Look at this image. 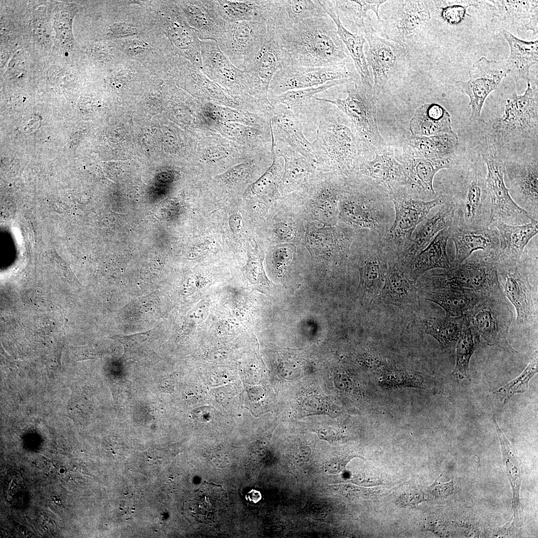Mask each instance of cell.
Wrapping results in <instances>:
<instances>
[{
	"label": "cell",
	"instance_id": "7c38bea8",
	"mask_svg": "<svg viewBox=\"0 0 538 538\" xmlns=\"http://www.w3.org/2000/svg\"><path fill=\"white\" fill-rule=\"evenodd\" d=\"M368 231L357 265L360 281L357 294L362 305L367 308L371 306L383 288L388 264V253L382 237Z\"/></svg>",
	"mask_w": 538,
	"mask_h": 538
},
{
	"label": "cell",
	"instance_id": "7402d4cb",
	"mask_svg": "<svg viewBox=\"0 0 538 538\" xmlns=\"http://www.w3.org/2000/svg\"><path fill=\"white\" fill-rule=\"evenodd\" d=\"M498 232L499 246L493 255L497 271L513 269L523 255L526 247L538 232V220L522 225L501 222L491 224Z\"/></svg>",
	"mask_w": 538,
	"mask_h": 538
},
{
	"label": "cell",
	"instance_id": "5bb4252c",
	"mask_svg": "<svg viewBox=\"0 0 538 538\" xmlns=\"http://www.w3.org/2000/svg\"><path fill=\"white\" fill-rule=\"evenodd\" d=\"M267 35L265 22L234 21L226 23L223 34L216 41L231 62L244 70L262 47Z\"/></svg>",
	"mask_w": 538,
	"mask_h": 538
},
{
	"label": "cell",
	"instance_id": "484cf974",
	"mask_svg": "<svg viewBox=\"0 0 538 538\" xmlns=\"http://www.w3.org/2000/svg\"><path fill=\"white\" fill-rule=\"evenodd\" d=\"M449 230V238L455 248L452 267L462 264L474 252L481 250L494 255L499 248L498 232L494 227L473 229L451 224Z\"/></svg>",
	"mask_w": 538,
	"mask_h": 538
},
{
	"label": "cell",
	"instance_id": "9c48e42d",
	"mask_svg": "<svg viewBox=\"0 0 538 538\" xmlns=\"http://www.w3.org/2000/svg\"><path fill=\"white\" fill-rule=\"evenodd\" d=\"M485 177L477 170H473L455 191L441 192L449 196L455 205L452 224L473 229L490 226L491 206Z\"/></svg>",
	"mask_w": 538,
	"mask_h": 538
},
{
	"label": "cell",
	"instance_id": "d590c367",
	"mask_svg": "<svg viewBox=\"0 0 538 538\" xmlns=\"http://www.w3.org/2000/svg\"><path fill=\"white\" fill-rule=\"evenodd\" d=\"M502 34L510 47V55L505 61L510 74L516 80L528 81L530 68L538 62V40L526 41L506 30Z\"/></svg>",
	"mask_w": 538,
	"mask_h": 538
},
{
	"label": "cell",
	"instance_id": "30bf717a",
	"mask_svg": "<svg viewBox=\"0 0 538 538\" xmlns=\"http://www.w3.org/2000/svg\"><path fill=\"white\" fill-rule=\"evenodd\" d=\"M505 296H486L464 314L475 334L488 345L518 353L507 341L513 313Z\"/></svg>",
	"mask_w": 538,
	"mask_h": 538
},
{
	"label": "cell",
	"instance_id": "52a82bcc",
	"mask_svg": "<svg viewBox=\"0 0 538 538\" xmlns=\"http://www.w3.org/2000/svg\"><path fill=\"white\" fill-rule=\"evenodd\" d=\"M429 1H387L383 19L374 31L383 38L396 42L406 50L416 44L431 18ZM373 28V27H372Z\"/></svg>",
	"mask_w": 538,
	"mask_h": 538
},
{
	"label": "cell",
	"instance_id": "7bdbcfd3",
	"mask_svg": "<svg viewBox=\"0 0 538 538\" xmlns=\"http://www.w3.org/2000/svg\"><path fill=\"white\" fill-rule=\"evenodd\" d=\"M465 322L456 345V365L452 373L455 378L459 380L469 377L470 360L479 341V337L469 325L465 315Z\"/></svg>",
	"mask_w": 538,
	"mask_h": 538
},
{
	"label": "cell",
	"instance_id": "74e56055",
	"mask_svg": "<svg viewBox=\"0 0 538 538\" xmlns=\"http://www.w3.org/2000/svg\"><path fill=\"white\" fill-rule=\"evenodd\" d=\"M465 320L459 317H429L415 319L413 326L435 339L445 349L453 351L459 337Z\"/></svg>",
	"mask_w": 538,
	"mask_h": 538
},
{
	"label": "cell",
	"instance_id": "681fc988",
	"mask_svg": "<svg viewBox=\"0 0 538 538\" xmlns=\"http://www.w3.org/2000/svg\"><path fill=\"white\" fill-rule=\"evenodd\" d=\"M210 309V302L207 300H202L191 310L188 319L194 324H199L207 318Z\"/></svg>",
	"mask_w": 538,
	"mask_h": 538
},
{
	"label": "cell",
	"instance_id": "f35d334b",
	"mask_svg": "<svg viewBox=\"0 0 538 538\" xmlns=\"http://www.w3.org/2000/svg\"><path fill=\"white\" fill-rule=\"evenodd\" d=\"M327 16L319 0H283L271 21L274 27L287 28L306 19Z\"/></svg>",
	"mask_w": 538,
	"mask_h": 538
},
{
	"label": "cell",
	"instance_id": "277c9868",
	"mask_svg": "<svg viewBox=\"0 0 538 538\" xmlns=\"http://www.w3.org/2000/svg\"><path fill=\"white\" fill-rule=\"evenodd\" d=\"M416 281L420 290L457 287L470 289L485 296H505L493 255L483 251L473 253L460 265L443 272L424 273Z\"/></svg>",
	"mask_w": 538,
	"mask_h": 538
},
{
	"label": "cell",
	"instance_id": "9a60e30c",
	"mask_svg": "<svg viewBox=\"0 0 538 538\" xmlns=\"http://www.w3.org/2000/svg\"><path fill=\"white\" fill-rule=\"evenodd\" d=\"M360 77L352 63L338 67H306L290 65L279 70L269 87V96L318 86L333 80L356 82Z\"/></svg>",
	"mask_w": 538,
	"mask_h": 538
},
{
	"label": "cell",
	"instance_id": "4dcf8cb0",
	"mask_svg": "<svg viewBox=\"0 0 538 538\" xmlns=\"http://www.w3.org/2000/svg\"><path fill=\"white\" fill-rule=\"evenodd\" d=\"M444 194L445 201L438 212L432 217L425 218L416 227L412 235L410 245L404 257L399 260L400 261H405L415 256L426 247L440 231L451 226L455 205L450 197Z\"/></svg>",
	"mask_w": 538,
	"mask_h": 538
},
{
	"label": "cell",
	"instance_id": "7a4b0ae2",
	"mask_svg": "<svg viewBox=\"0 0 538 538\" xmlns=\"http://www.w3.org/2000/svg\"><path fill=\"white\" fill-rule=\"evenodd\" d=\"M272 26L290 65L338 67L352 63L336 25L328 15L306 19L287 28Z\"/></svg>",
	"mask_w": 538,
	"mask_h": 538
},
{
	"label": "cell",
	"instance_id": "603a6c76",
	"mask_svg": "<svg viewBox=\"0 0 538 538\" xmlns=\"http://www.w3.org/2000/svg\"><path fill=\"white\" fill-rule=\"evenodd\" d=\"M374 157L364 159L357 174L364 176L392 195L405 188L406 178L403 165L396 159L391 146L374 151Z\"/></svg>",
	"mask_w": 538,
	"mask_h": 538
},
{
	"label": "cell",
	"instance_id": "e0dca14e",
	"mask_svg": "<svg viewBox=\"0 0 538 538\" xmlns=\"http://www.w3.org/2000/svg\"><path fill=\"white\" fill-rule=\"evenodd\" d=\"M364 35L369 45L365 56L373 71V95L378 99L404 62L407 51L399 44L380 36L372 26H367Z\"/></svg>",
	"mask_w": 538,
	"mask_h": 538
},
{
	"label": "cell",
	"instance_id": "836d02e7",
	"mask_svg": "<svg viewBox=\"0 0 538 538\" xmlns=\"http://www.w3.org/2000/svg\"><path fill=\"white\" fill-rule=\"evenodd\" d=\"M412 135L432 136L454 133L451 127V116L442 106L436 103H427L415 111L409 124Z\"/></svg>",
	"mask_w": 538,
	"mask_h": 538
},
{
	"label": "cell",
	"instance_id": "8992f818",
	"mask_svg": "<svg viewBox=\"0 0 538 538\" xmlns=\"http://www.w3.org/2000/svg\"><path fill=\"white\" fill-rule=\"evenodd\" d=\"M390 200L395 208V217L382 239L386 250L401 260L410 245L416 227L432 209L444 203L445 195L440 192L435 199L423 201L413 198L403 188L390 195Z\"/></svg>",
	"mask_w": 538,
	"mask_h": 538
},
{
	"label": "cell",
	"instance_id": "4fadbf2b",
	"mask_svg": "<svg viewBox=\"0 0 538 538\" xmlns=\"http://www.w3.org/2000/svg\"><path fill=\"white\" fill-rule=\"evenodd\" d=\"M267 26L268 35L264 45L244 70L251 97L265 105L270 103L269 89L273 76L279 70L290 65L287 55L275 38L273 26Z\"/></svg>",
	"mask_w": 538,
	"mask_h": 538
},
{
	"label": "cell",
	"instance_id": "d6986e66",
	"mask_svg": "<svg viewBox=\"0 0 538 538\" xmlns=\"http://www.w3.org/2000/svg\"><path fill=\"white\" fill-rule=\"evenodd\" d=\"M202 69L206 75L223 88L243 100L251 97L246 73L236 67L215 40L200 41Z\"/></svg>",
	"mask_w": 538,
	"mask_h": 538
},
{
	"label": "cell",
	"instance_id": "7dc6e473",
	"mask_svg": "<svg viewBox=\"0 0 538 538\" xmlns=\"http://www.w3.org/2000/svg\"><path fill=\"white\" fill-rule=\"evenodd\" d=\"M473 4H454L439 7L440 17L442 20L450 25H456L464 20L469 6Z\"/></svg>",
	"mask_w": 538,
	"mask_h": 538
},
{
	"label": "cell",
	"instance_id": "9f6ffc18",
	"mask_svg": "<svg viewBox=\"0 0 538 538\" xmlns=\"http://www.w3.org/2000/svg\"><path fill=\"white\" fill-rule=\"evenodd\" d=\"M275 233L278 238L285 240L290 239L295 234L294 230L290 226L283 223L277 226Z\"/></svg>",
	"mask_w": 538,
	"mask_h": 538
},
{
	"label": "cell",
	"instance_id": "f6af8a7d",
	"mask_svg": "<svg viewBox=\"0 0 538 538\" xmlns=\"http://www.w3.org/2000/svg\"><path fill=\"white\" fill-rule=\"evenodd\" d=\"M538 355L536 352L521 374L495 391L494 394L497 398L504 404H506L515 394H522L527 391L530 380L538 373Z\"/></svg>",
	"mask_w": 538,
	"mask_h": 538
},
{
	"label": "cell",
	"instance_id": "ab89813d",
	"mask_svg": "<svg viewBox=\"0 0 538 538\" xmlns=\"http://www.w3.org/2000/svg\"><path fill=\"white\" fill-rule=\"evenodd\" d=\"M331 2L345 28L347 27L355 30L356 33L364 34L367 27L366 20L368 18V11H373L378 20H381L379 7L387 0H331Z\"/></svg>",
	"mask_w": 538,
	"mask_h": 538
},
{
	"label": "cell",
	"instance_id": "ee69618b",
	"mask_svg": "<svg viewBox=\"0 0 538 538\" xmlns=\"http://www.w3.org/2000/svg\"><path fill=\"white\" fill-rule=\"evenodd\" d=\"M272 161L266 171L246 190L244 195L271 194L276 191L277 182L284 171L283 159L277 156L272 148Z\"/></svg>",
	"mask_w": 538,
	"mask_h": 538
},
{
	"label": "cell",
	"instance_id": "f1b7e54d",
	"mask_svg": "<svg viewBox=\"0 0 538 538\" xmlns=\"http://www.w3.org/2000/svg\"><path fill=\"white\" fill-rule=\"evenodd\" d=\"M271 148L277 156L281 157L284 160L281 190L284 193L298 189L319 171L314 161L289 145L274 140L272 134Z\"/></svg>",
	"mask_w": 538,
	"mask_h": 538
},
{
	"label": "cell",
	"instance_id": "c3c4849f",
	"mask_svg": "<svg viewBox=\"0 0 538 538\" xmlns=\"http://www.w3.org/2000/svg\"><path fill=\"white\" fill-rule=\"evenodd\" d=\"M230 155L228 149L222 144H209L206 145L204 158L206 163H221Z\"/></svg>",
	"mask_w": 538,
	"mask_h": 538
},
{
	"label": "cell",
	"instance_id": "ac0fdd59",
	"mask_svg": "<svg viewBox=\"0 0 538 538\" xmlns=\"http://www.w3.org/2000/svg\"><path fill=\"white\" fill-rule=\"evenodd\" d=\"M497 274L504 296L515 308L519 326L527 328L537 323V303L534 299L524 254L513 269L497 271Z\"/></svg>",
	"mask_w": 538,
	"mask_h": 538
},
{
	"label": "cell",
	"instance_id": "f907efd6",
	"mask_svg": "<svg viewBox=\"0 0 538 538\" xmlns=\"http://www.w3.org/2000/svg\"><path fill=\"white\" fill-rule=\"evenodd\" d=\"M136 28L132 24L125 22H119L112 24L108 29V34L111 36L120 37L134 34Z\"/></svg>",
	"mask_w": 538,
	"mask_h": 538
},
{
	"label": "cell",
	"instance_id": "e575fe53",
	"mask_svg": "<svg viewBox=\"0 0 538 538\" xmlns=\"http://www.w3.org/2000/svg\"><path fill=\"white\" fill-rule=\"evenodd\" d=\"M327 15L333 20L337 28V33L346 48L361 82L372 85L371 76L369 70L364 45L366 40L364 34L353 33L342 24L337 11L331 0H319Z\"/></svg>",
	"mask_w": 538,
	"mask_h": 538
},
{
	"label": "cell",
	"instance_id": "bcb514c9",
	"mask_svg": "<svg viewBox=\"0 0 538 538\" xmlns=\"http://www.w3.org/2000/svg\"><path fill=\"white\" fill-rule=\"evenodd\" d=\"M263 258L258 255L250 254L243 270L248 280L255 286L263 290H269L272 283L266 275L263 267Z\"/></svg>",
	"mask_w": 538,
	"mask_h": 538
},
{
	"label": "cell",
	"instance_id": "8fae6325",
	"mask_svg": "<svg viewBox=\"0 0 538 538\" xmlns=\"http://www.w3.org/2000/svg\"><path fill=\"white\" fill-rule=\"evenodd\" d=\"M538 88L530 78L523 95L515 92L507 100L503 116L493 120L491 132L498 140L527 134L538 128Z\"/></svg>",
	"mask_w": 538,
	"mask_h": 538
},
{
	"label": "cell",
	"instance_id": "5b68a950",
	"mask_svg": "<svg viewBox=\"0 0 538 538\" xmlns=\"http://www.w3.org/2000/svg\"><path fill=\"white\" fill-rule=\"evenodd\" d=\"M347 84V96L344 99L316 98L335 106L350 120L365 148L371 154L387 145L378 127L377 99L373 95V85L360 79Z\"/></svg>",
	"mask_w": 538,
	"mask_h": 538
},
{
	"label": "cell",
	"instance_id": "d6a6232c",
	"mask_svg": "<svg viewBox=\"0 0 538 538\" xmlns=\"http://www.w3.org/2000/svg\"><path fill=\"white\" fill-rule=\"evenodd\" d=\"M420 290L425 299L441 306L449 317L464 315L486 297L471 289L457 287Z\"/></svg>",
	"mask_w": 538,
	"mask_h": 538
},
{
	"label": "cell",
	"instance_id": "680465c9",
	"mask_svg": "<svg viewBox=\"0 0 538 538\" xmlns=\"http://www.w3.org/2000/svg\"><path fill=\"white\" fill-rule=\"evenodd\" d=\"M318 434L320 438L327 440H334L337 436L335 430L330 428H322L318 430Z\"/></svg>",
	"mask_w": 538,
	"mask_h": 538
},
{
	"label": "cell",
	"instance_id": "ba28073f",
	"mask_svg": "<svg viewBox=\"0 0 538 538\" xmlns=\"http://www.w3.org/2000/svg\"><path fill=\"white\" fill-rule=\"evenodd\" d=\"M481 155L487 168L485 186L490 201V224L522 225L533 219L512 198L504 180V162L486 137Z\"/></svg>",
	"mask_w": 538,
	"mask_h": 538
},
{
	"label": "cell",
	"instance_id": "d4e9b609",
	"mask_svg": "<svg viewBox=\"0 0 538 538\" xmlns=\"http://www.w3.org/2000/svg\"><path fill=\"white\" fill-rule=\"evenodd\" d=\"M388 264L383 288L377 297L385 304L400 308L418 306V288L416 280L411 279L397 258L388 252Z\"/></svg>",
	"mask_w": 538,
	"mask_h": 538
},
{
	"label": "cell",
	"instance_id": "83f0119b",
	"mask_svg": "<svg viewBox=\"0 0 538 538\" xmlns=\"http://www.w3.org/2000/svg\"><path fill=\"white\" fill-rule=\"evenodd\" d=\"M449 238L448 227L440 231L426 247L415 256L404 261H399L408 276L416 280L429 270L451 268L452 264L446 250Z\"/></svg>",
	"mask_w": 538,
	"mask_h": 538
},
{
	"label": "cell",
	"instance_id": "ffe728a7",
	"mask_svg": "<svg viewBox=\"0 0 538 538\" xmlns=\"http://www.w3.org/2000/svg\"><path fill=\"white\" fill-rule=\"evenodd\" d=\"M395 156L404 167L407 193L413 198L423 201L435 199L438 194L433 187L434 176L440 170L450 168L452 165V159L414 158L401 150H395Z\"/></svg>",
	"mask_w": 538,
	"mask_h": 538
},
{
	"label": "cell",
	"instance_id": "816d5d0a",
	"mask_svg": "<svg viewBox=\"0 0 538 538\" xmlns=\"http://www.w3.org/2000/svg\"><path fill=\"white\" fill-rule=\"evenodd\" d=\"M454 491L452 481L446 483H438L434 485L431 489V494L436 497L445 498L453 494Z\"/></svg>",
	"mask_w": 538,
	"mask_h": 538
},
{
	"label": "cell",
	"instance_id": "6f0895ef",
	"mask_svg": "<svg viewBox=\"0 0 538 538\" xmlns=\"http://www.w3.org/2000/svg\"><path fill=\"white\" fill-rule=\"evenodd\" d=\"M243 221L241 216L238 214L231 215L229 219V225L232 232L239 235L243 229Z\"/></svg>",
	"mask_w": 538,
	"mask_h": 538
},
{
	"label": "cell",
	"instance_id": "4316f807",
	"mask_svg": "<svg viewBox=\"0 0 538 538\" xmlns=\"http://www.w3.org/2000/svg\"><path fill=\"white\" fill-rule=\"evenodd\" d=\"M185 17L201 40H218L223 34L226 22L219 11L216 0L182 1Z\"/></svg>",
	"mask_w": 538,
	"mask_h": 538
},
{
	"label": "cell",
	"instance_id": "db71d44e",
	"mask_svg": "<svg viewBox=\"0 0 538 538\" xmlns=\"http://www.w3.org/2000/svg\"><path fill=\"white\" fill-rule=\"evenodd\" d=\"M399 500L400 504L403 506H413L423 501L424 498L421 493L412 491L404 494Z\"/></svg>",
	"mask_w": 538,
	"mask_h": 538
},
{
	"label": "cell",
	"instance_id": "f546056e",
	"mask_svg": "<svg viewBox=\"0 0 538 538\" xmlns=\"http://www.w3.org/2000/svg\"><path fill=\"white\" fill-rule=\"evenodd\" d=\"M458 143L454 133L429 136L411 135L406 139L401 150L414 158L445 159L451 158Z\"/></svg>",
	"mask_w": 538,
	"mask_h": 538
},
{
	"label": "cell",
	"instance_id": "60d3db41",
	"mask_svg": "<svg viewBox=\"0 0 538 538\" xmlns=\"http://www.w3.org/2000/svg\"><path fill=\"white\" fill-rule=\"evenodd\" d=\"M351 83L347 80L328 81L318 86L287 91L277 96H269L272 105L281 104L285 105L298 118L301 123L314 100L315 95L336 85Z\"/></svg>",
	"mask_w": 538,
	"mask_h": 538
},
{
	"label": "cell",
	"instance_id": "6da1fadb",
	"mask_svg": "<svg viewBox=\"0 0 538 538\" xmlns=\"http://www.w3.org/2000/svg\"><path fill=\"white\" fill-rule=\"evenodd\" d=\"M315 98L312 122L317 125V130L311 146L316 168L350 177L370 154L350 120L335 106Z\"/></svg>",
	"mask_w": 538,
	"mask_h": 538
},
{
	"label": "cell",
	"instance_id": "11a10c76",
	"mask_svg": "<svg viewBox=\"0 0 538 538\" xmlns=\"http://www.w3.org/2000/svg\"><path fill=\"white\" fill-rule=\"evenodd\" d=\"M134 77L133 72L129 69H123L112 78L113 85L120 87L130 81Z\"/></svg>",
	"mask_w": 538,
	"mask_h": 538
},
{
	"label": "cell",
	"instance_id": "2e32d148",
	"mask_svg": "<svg viewBox=\"0 0 538 538\" xmlns=\"http://www.w3.org/2000/svg\"><path fill=\"white\" fill-rule=\"evenodd\" d=\"M510 74L505 62L489 60L485 57L476 61L469 69V79L456 82V86L469 99L471 122L480 121L484 102L502 80Z\"/></svg>",
	"mask_w": 538,
	"mask_h": 538
},
{
	"label": "cell",
	"instance_id": "b9f144b4",
	"mask_svg": "<svg viewBox=\"0 0 538 538\" xmlns=\"http://www.w3.org/2000/svg\"><path fill=\"white\" fill-rule=\"evenodd\" d=\"M378 375L379 385L387 389L415 388L433 390L438 386L437 381L432 377L415 373L392 364Z\"/></svg>",
	"mask_w": 538,
	"mask_h": 538
},
{
	"label": "cell",
	"instance_id": "cb8c5ba5",
	"mask_svg": "<svg viewBox=\"0 0 538 538\" xmlns=\"http://www.w3.org/2000/svg\"><path fill=\"white\" fill-rule=\"evenodd\" d=\"M267 115L274 140L289 145L315 162L311 142L304 136L300 120L290 109L281 104H272Z\"/></svg>",
	"mask_w": 538,
	"mask_h": 538
},
{
	"label": "cell",
	"instance_id": "3957f363",
	"mask_svg": "<svg viewBox=\"0 0 538 538\" xmlns=\"http://www.w3.org/2000/svg\"><path fill=\"white\" fill-rule=\"evenodd\" d=\"M340 217L347 224L383 237L394 221L390 194L368 178L355 174L344 183Z\"/></svg>",
	"mask_w": 538,
	"mask_h": 538
},
{
	"label": "cell",
	"instance_id": "44dd1931",
	"mask_svg": "<svg viewBox=\"0 0 538 538\" xmlns=\"http://www.w3.org/2000/svg\"><path fill=\"white\" fill-rule=\"evenodd\" d=\"M538 161L504 163V180L514 202L538 220Z\"/></svg>",
	"mask_w": 538,
	"mask_h": 538
},
{
	"label": "cell",
	"instance_id": "8d00e7d4",
	"mask_svg": "<svg viewBox=\"0 0 538 538\" xmlns=\"http://www.w3.org/2000/svg\"><path fill=\"white\" fill-rule=\"evenodd\" d=\"M226 500L225 491L221 486L206 482L202 484L186 508L189 515L195 520L211 522L218 516Z\"/></svg>",
	"mask_w": 538,
	"mask_h": 538
},
{
	"label": "cell",
	"instance_id": "1f68e13d",
	"mask_svg": "<svg viewBox=\"0 0 538 538\" xmlns=\"http://www.w3.org/2000/svg\"><path fill=\"white\" fill-rule=\"evenodd\" d=\"M219 11L226 22L271 20L279 0H217Z\"/></svg>",
	"mask_w": 538,
	"mask_h": 538
},
{
	"label": "cell",
	"instance_id": "f5cc1de1",
	"mask_svg": "<svg viewBox=\"0 0 538 538\" xmlns=\"http://www.w3.org/2000/svg\"><path fill=\"white\" fill-rule=\"evenodd\" d=\"M92 55L101 61L110 60L111 57V50L109 46L102 43H98L91 49Z\"/></svg>",
	"mask_w": 538,
	"mask_h": 538
}]
</instances>
